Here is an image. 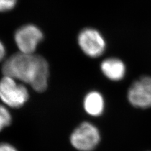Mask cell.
I'll use <instances>...</instances> for the list:
<instances>
[{
  "mask_svg": "<svg viewBox=\"0 0 151 151\" xmlns=\"http://www.w3.org/2000/svg\"><path fill=\"white\" fill-rule=\"evenodd\" d=\"M12 116L7 108L0 105V131L11 124Z\"/></svg>",
  "mask_w": 151,
  "mask_h": 151,
  "instance_id": "9c48e42d",
  "label": "cell"
},
{
  "mask_svg": "<svg viewBox=\"0 0 151 151\" xmlns=\"http://www.w3.org/2000/svg\"><path fill=\"white\" fill-rule=\"evenodd\" d=\"M130 105L137 109L151 108V76H141L132 83L127 92Z\"/></svg>",
  "mask_w": 151,
  "mask_h": 151,
  "instance_id": "277c9868",
  "label": "cell"
},
{
  "mask_svg": "<svg viewBox=\"0 0 151 151\" xmlns=\"http://www.w3.org/2000/svg\"><path fill=\"white\" fill-rule=\"evenodd\" d=\"M17 0H0V12L11 10L16 5Z\"/></svg>",
  "mask_w": 151,
  "mask_h": 151,
  "instance_id": "30bf717a",
  "label": "cell"
},
{
  "mask_svg": "<svg viewBox=\"0 0 151 151\" xmlns=\"http://www.w3.org/2000/svg\"><path fill=\"white\" fill-rule=\"evenodd\" d=\"M78 42L83 53L90 58H98L106 49L105 37L95 28H86L78 35Z\"/></svg>",
  "mask_w": 151,
  "mask_h": 151,
  "instance_id": "5b68a950",
  "label": "cell"
},
{
  "mask_svg": "<svg viewBox=\"0 0 151 151\" xmlns=\"http://www.w3.org/2000/svg\"><path fill=\"white\" fill-rule=\"evenodd\" d=\"M4 76L29 84L37 92L44 91L48 86L49 64L39 55L16 53L9 58L3 65Z\"/></svg>",
  "mask_w": 151,
  "mask_h": 151,
  "instance_id": "6da1fadb",
  "label": "cell"
},
{
  "mask_svg": "<svg viewBox=\"0 0 151 151\" xmlns=\"http://www.w3.org/2000/svg\"><path fill=\"white\" fill-rule=\"evenodd\" d=\"M6 54V50L2 42L0 41V61H1Z\"/></svg>",
  "mask_w": 151,
  "mask_h": 151,
  "instance_id": "7c38bea8",
  "label": "cell"
},
{
  "mask_svg": "<svg viewBox=\"0 0 151 151\" xmlns=\"http://www.w3.org/2000/svg\"><path fill=\"white\" fill-rule=\"evenodd\" d=\"M101 141L98 127L92 122L84 121L76 128L70 136V142L79 151H93Z\"/></svg>",
  "mask_w": 151,
  "mask_h": 151,
  "instance_id": "7a4b0ae2",
  "label": "cell"
},
{
  "mask_svg": "<svg viewBox=\"0 0 151 151\" xmlns=\"http://www.w3.org/2000/svg\"><path fill=\"white\" fill-rule=\"evenodd\" d=\"M0 151H17V149L9 144H0Z\"/></svg>",
  "mask_w": 151,
  "mask_h": 151,
  "instance_id": "8fae6325",
  "label": "cell"
},
{
  "mask_svg": "<svg viewBox=\"0 0 151 151\" xmlns=\"http://www.w3.org/2000/svg\"><path fill=\"white\" fill-rule=\"evenodd\" d=\"M43 37V34L39 28L30 24L18 28L15 34V41L20 52L34 54Z\"/></svg>",
  "mask_w": 151,
  "mask_h": 151,
  "instance_id": "8992f818",
  "label": "cell"
},
{
  "mask_svg": "<svg viewBox=\"0 0 151 151\" xmlns=\"http://www.w3.org/2000/svg\"><path fill=\"white\" fill-rule=\"evenodd\" d=\"M83 106L84 111L88 115L92 117H100L105 111V98L98 90H91L84 96Z\"/></svg>",
  "mask_w": 151,
  "mask_h": 151,
  "instance_id": "ba28073f",
  "label": "cell"
},
{
  "mask_svg": "<svg viewBox=\"0 0 151 151\" xmlns=\"http://www.w3.org/2000/svg\"><path fill=\"white\" fill-rule=\"evenodd\" d=\"M100 69L104 76L113 82L122 81L127 72L125 63L116 57H110L103 59L100 63Z\"/></svg>",
  "mask_w": 151,
  "mask_h": 151,
  "instance_id": "52a82bcc",
  "label": "cell"
},
{
  "mask_svg": "<svg viewBox=\"0 0 151 151\" xmlns=\"http://www.w3.org/2000/svg\"><path fill=\"white\" fill-rule=\"evenodd\" d=\"M19 82L7 76H4L0 80V100L9 107L20 108L29 98L27 88Z\"/></svg>",
  "mask_w": 151,
  "mask_h": 151,
  "instance_id": "3957f363",
  "label": "cell"
}]
</instances>
